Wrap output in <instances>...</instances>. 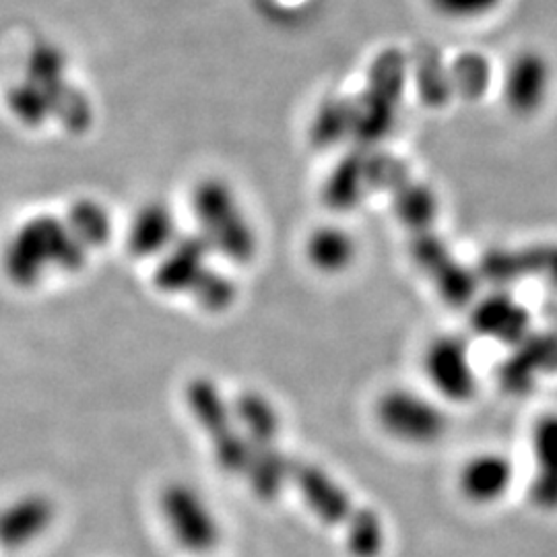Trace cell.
Here are the masks:
<instances>
[{
  "label": "cell",
  "mask_w": 557,
  "mask_h": 557,
  "mask_svg": "<svg viewBox=\"0 0 557 557\" xmlns=\"http://www.w3.org/2000/svg\"><path fill=\"white\" fill-rule=\"evenodd\" d=\"M354 128H356L354 100L329 98L320 103L312 119L310 137L317 147L329 149V147H335L338 140L354 135Z\"/></svg>",
  "instance_id": "cell-25"
},
{
  "label": "cell",
  "mask_w": 557,
  "mask_h": 557,
  "mask_svg": "<svg viewBox=\"0 0 557 557\" xmlns=\"http://www.w3.org/2000/svg\"><path fill=\"white\" fill-rule=\"evenodd\" d=\"M423 368L440 397L467 403L478 393V374L462 338L438 337L425 349Z\"/></svg>",
  "instance_id": "cell-11"
},
{
  "label": "cell",
  "mask_w": 557,
  "mask_h": 557,
  "mask_svg": "<svg viewBox=\"0 0 557 557\" xmlns=\"http://www.w3.org/2000/svg\"><path fill=\"white\" fill-rule=\"evenodd\" d=\"M193 213L197 234L209 250L227 262L248 264L257 257L259 239L234 188L220 178H207L195 186Z\"/></svg>",
  "instance_id": "cell-4"
},
{
  "label": "cell",
  "mask_w": 557,
  "mask_h": 557,
  "mask_svg": "<svg viewBox=\"0 0 557 557\" xmlns=\"http://www.w3.org/2000/svg\"><path fill=\"white\" fill-rule=\"evenodd\" d=\"M430 4L442 17L469 21L494 13L502 0H430Z\"/></svg>",
  "instance_id": "cell-29"
},
{
  "label": "cell",
  "mask_w": 557,
  "mask_h": 557,
  "mask_svg": "<svg viewBox=\"0 0 557 557\" xmlns=\"http://www.w3.org/2000/svg\"><path fill=\"white\" fill-rule=\"evenodd\" d=\"M471 322L479 335L506 345H517L531 333V317L527 308L508 294H494L483 299Z\"/></svg>",
  "instance_id": "cell-20"
},
{
  "label": "cell",
  "mask_w": 557,
  "mask_h": 557,
  "mask_svg": "<svg viewBox=\"0 0 557 557\" xmlns=\"http://www.w3.org/2000/svg\"><path fill=\"white\" fill-rule=\"evenodd\" d=\"M498 370L499 384L512 395L529 393L535 382L557 372L556 333H529Z\"/></svg>",
  "instance_id": "cell-15"
},
{
  "label": "cell",
  "mask_w": 557,
  "mask_h": 557,
  "mask_svg": "<svg viewBox=\"0 0 557 557\" xmlns=\"http://www.w3.org/2000/svg\"><path fill=\"white\" fill-rule=\"evenodd\" d=\"M232 409L248 448L278 444L281 416L275 403L267 395L259 391H244L232 400Z\"/></svg>",
  "instance_id": "cell-22"
},
{
  "label": "cell",
  "mask_w": 557,
  "mask_h": 557,
  "mask_svg": "<svg viewBox=\"0 0 557 557\" xmlns=\"http://www.w3.org/2000/svg\"><path fill=\"white\" fill-rule=\"evenodd\" d=\"M184 400L193 419L207 434L215 462L227 475H244L250 448L232 409V400L221 393L220 384L207 376L190 380L184 388Z\"/></svg>",
  "instance_id": "cell-5"
},
{
  "label": "cell",
  "mask_w": 557,
  "mask_h": 557,
  "mask_svg": "<svg viewBox=\"0 0 557 557\" xmlns=\"http://www.w3.org/2000/svg\"><path fill=\"white\" fill-rule=\"evenodd\" d=\"M356 252L358 246L351 234L333 225L317 230L306 244V257L310 264L326 275H337L347 271L356 260Z\"/></svg>",
  "instance_id": "cell-24"
},
{
  "label": "cell",
  "mask_w": 557,
  "mask_h": 557,
  "mask_svg": "<svg viewBox=\"0 0 557 557\" xmlns=\"http://www.w3.org/2000/svg\"><path fill=\"white\" fill-rule=\"evenodd\" d=\"M411 257L419 271L450 306H465L475 296L478 278L458 262L448 244L434 234V230L413 232Z\"/></svg>",
  "instance_id": "cell-9"
},
{
  "label": "cell",
  "mask_w": 557,
  "mask_h": 557,
  "mask_svg": "<svg viewBox=\"0 0 557 557\" xmlns=\"http://www.w3.org/2000/svg\"><path fill=\"white\" fill-rule=\"evenodd\" d=\"M163 520L180 547L193 556H207L220 547L221 522L211 504L186 481H172L161 490Z\"/></svg>",
  "instance_id": "cell-7"
},
{
  "label": "cell",
  "mask_w": 557,
  "mask_h": 557,
  "mask_svg": "<svg viewBox=\"0 0 557 557\" xmlns=\"http://www.w3.org/2000/svg\"><path fill=\"white\" fill-rule=\"evenodd\" d=\"M481 275L512 285L522 278H541L557 289V244H535L527 248H494L479 262Z\"/></svg>",
  "instance_id": "cell-13"
},
{
  "label": "cell",
  "mask_w": 557,
  "mask_h": 557,
  "mask_svg": "<svg viewBox=\"0 0 557 557\" xmlns=\"http://www.w3.org/2000/svg\"><path fill=\"white\" fill-rule=\"evenodd\" d=\"M419 98L428 101L430 106H442L450 98L453 83L450 73L442 66L440 59L425 60L418 71Z\"/></svg>",
  "instance_id": "cell-28"
},
{
  "label": "cell",
  "mask_w": 557,
  "mask_h": 557,
  "mask_svg": "<svg viewBox=\"0 0 557 557\" xmlns=\"http://www.w3.org/2000/svg\"><path fill=\"white\" fill-rule=\"evenodd\" d=\"M213 252L199 234L182 236L161 255L156 267V287L165 296H188L215 269Z\"/></svg>",
  "instance_id": "cell-12"
},
{
  "label": "cell",
  "mask_w": 557,
  "mask_h": 557,
  "mask_svg": "<svg viewBox=\"0 0 557 557\" xmlns=\"http://www.w3.org/2000/svg\"><path fill=\"white\" fill-rule=\"evenodd\" d=\"M292 462L285 457V453L278 448V444L271 446H252L248 467L242 478H246L255 496L264 502L277 499L285 485L289 483Z\"/></svg>",
  "instance_id": "cell-23"
},
{
  "label": "cell",
  "mask_w": 557,
  "mask_h": 557,
  "mask_svg": "<svg viewBox=\"0 0 557 557\" xmlns=\"http://www.w3.org/2000/svg\"><path fill=\"white\" fill-rule=\"evenodd\" d=\"M533 475L529 483V498L533 506L557 515V411L545 413L535 421L531 432Z\"/></svg>",
  "instance_id": "cell-18"
},
{
  "label": "cell",
  "mask_w": 557,
  "mask_h": 557,
  "mask_svg": "<svg viewBox=\"0 0 557 557\" xmlns=\"http://www.w3.org/2000/svg\"><path fill=\"white\" fill-rule=\"evenodd\" d=\"M492 79L490 62L479 54H462L450 69V83L460 96L469 100H478Z\"/></svg>",
  "instance_id": "cell-27"
},
{
  "label": "cell",
  "mask_w": 557,
  "mask_h": 557,
  "mask_svg": "<svg viewBox=\"0 0 557 557\" xmlns=\"http://www.w3.org/2000/svg\"><path fill=\"white\" fill-rule=\"evenodd\" d=\"M405 77L407 59L395 48L384 50L379 59L372 62L368 83L358 100H354V135L363 145H374L393 131L405 89Z\"/></svg>",
  "instance_id": "cell-6"
},
{
  "label": "cell",
  "mask_w": 557,
  "mask_h": 557,
  "mask_svg": "<svg viewBox=\"0 0 557 557\" xmlns=\"http://www.w3.org/2000/svg\"><path fill=\"white\" fill-rule=\"evenodd\" d=\"M178 238V218L174 209L163 200H151L133 215L126 244L137 259H160Z\"/></svg>",
  "instance_id": "cell-19"
},
{
  "label": "cell",
  "mask_w": 557,
  "mask_h": 557,
  "mask_svg": "<svg viewBox=\"0 0 557 557\" xmlns=\"http://www.w3.org/2000/svg\"><path fill=\"white\" fill-rule=\"evenodd\" d=\"M91 255L66 218L36 215L7 239L0 267L13 285L34 289L52 273H79Z\"/></svg>",
  "instance_id": "cell-2"
},
{
  "label": "cell",
  "mask_w": 557,
  "mask_h": 557,
  "mask_svg": "<svg viewBox=\"0 0 557 557\" xmlns=\"http://www.w3.org/2000/svg\"><path fill=\"white\" fill-rule=\"evenodd\" d=\"M57 517V502L48 494H23L0 508V547L21 552L38 543L50 533Z\"/></svg>",
  "instance_id": "cell-14"
},
{
  "label": "cell",
  "mask_w": 557,
  "mask_h": 557,
  "mask_svg": "<svg viewBox=\"0 0 557 557\" xmlns=\"http://www.w3.org/2000/svg\"><path fill=\"white\" fill-rule=\"evenodd\" d=\"M515 483V465L502 453L469 457L458 473V490L473 506H492L506 498Z\"/></svg>",
  "instance_id": "cell-17"
},
{
  "label": "cell",
  "mask_w": 557,
  "mask_h": 557,
  "mask_svg": "<svg viewBox=\"0 0 557 557\" xmlns=\"http://www.w3.org/2000/svg\"><path fill=\"white\" fill-rule=\"evenodd\" d=\"M372 158L361 151H354L338 161L322 188L324 202L337 211H349L358 207L368 190L374 188Z\"/></svg>",
  "instance_id": "cell-21"
},
{
  "label": "cell",
  "mask_w": 557,
  "mask_h": 557,
  "mask_svg": "<svg viewBox=\"0 0 557 557\" xmlns=\"http://www.w3.org/2000/svg\"><path fill=\"white\" fill-rule=\"evenodd\" d=\"M552 87V66L547 59L535 52L524 50L512 60L506 83H504V100L517 116H531L549 96Z\"/></svg>",
  "instance_id": "cell-16"
},
{
  "label": "cell",
  "mask_w": 557,
  "mask_h": 557,
  "mask_svg": "<svg viewBox=\"0 0 557 557\" xmlns=\"http://www.w3.org/2000/svg\"><path fill=\"white\" fill-rule=\"evenodd\" d=\"M66 221L71 223L77 238L91 250L103 248L114 232V221L110 211L101 205L100 200L79 199L71 205L66 211Z\"/></svg>",
  "instance_id": "cell-26"
},
{
  "label": "cell",
  "mask_w": 557,
  "mask_h": 557,
  "mask_svg": "<svg viewBox=\"0 0 557 557\" xmlns=\"http://www.w3.org/2000/svg\"><path fill=\"white\" fill-rule=\"evenodd\" d=\"M384 434L407 446H434L448 432V418L432 398L409 388L386 391L376 403Z\"/></svg>",
  "instance_id": "cell-8"
},
{
  "label": "cell",
  "mask_w": 557,
  "mask_h": 557,
  "mask_svg": "<svg viewBox=\"0 0 557 557\" xmlns=\"http://www.w3.org/2000/svg\"><path fill=\"white\" fill-rule=\"evenodd\" d=\"M289 483L296 485L299 498L326 527L343 533L354 557H380L386 547V529L382 518L361 506L347 487L314 462H292Z\"/></svg>",
  "instance_id": "cell-3"
},
{
  "label": "cell",
  "mask_w": 557,
  "mask_h": 557,
  "mask_svg": "<svg viewBox=\"0 0 557 557\" xmlns=\"http://www.w3.org/2000/svg\"><path fill=\"white\" fill-rule=\"evenodd\" d=\"M372 176L374 188L391 190L398 220L411 230V234L432 230L438 218V199L425 184L411 178L409 170L400 161L386 156H374Z\"/></svg>",
  "instance_id": "cell-10"
},
{
  "label": "cell",
  "mask_w": 557,
  "mask_h": 557,
  "mask_svg": "<svg viewBox=\"0 0 557 557\" xmlns=\"http://www.w3.org/2000/svg\"><path fill=\"white\" fill-rule=\"evenodd\" d=\"M7 106L27 128L59 120L66 131L83 133L94 120L91 100L69 81L64 50L50 41H41L27 54L23 77L9 89Z\"/></svg>",
  "instance_id": "cell-1"
}]
</instances>
